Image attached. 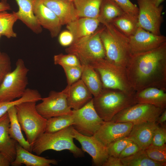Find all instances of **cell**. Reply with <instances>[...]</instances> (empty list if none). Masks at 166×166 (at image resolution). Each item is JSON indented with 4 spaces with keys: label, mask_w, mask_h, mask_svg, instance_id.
<instances>
[{
    "label": "cell",
    "mask_w": 166,
    "mask_h": 166,
    "mask_svg": "<svg viewBox=\"0 0 166 166\" xmlns=\"http://www.w3.org/2000/svg\"><path fill=\"white\" fill-rule=\"evenodd\" d=\"M74 124L72 112L70 114L52 117L47 119L45 132H56Z\"/></svg>",
    "instance_id": "cell-31"
},
{
    "label": "cell",
    "mask_w": 166,
    "mask_h": 166,
    "mask_svg": "<svg viewBox=\"0 0 166 166\" xmlns=\"http://www.w3.org/2000/svg\"><path fill=\"white\" fill-rule=\"evenodd\" d=\"M74 128L79 133L88 136H93L104 123L96 111L93 98L83 106L72 110Z\"/></svg>",
    "instance_id": "cell-10"
},
{
    "label": "cell",
    "mask_w": 166,
    "mask_h": 166,
    "mask_svg": "<svg viewBox=\"0 0 166 166\" xmlns=\"http://www.w3.org/2000/svg\"><path fill=\"white\" fill-rule=\"evenodd\" d=\"M133 124L130 122L105 121L93 136L107 147L113 142L127 136Z\"/></svg>",
    "instance_id": "cell-15"
},
{
    "label": "cell",
    "mask_w": 166,
    "mask_h": 166,
    "mask_svg": "<svg viewBox=\"0 0 166 166\" xmlns=\"http://www.w3.org/2000/svg\"><path fill=\"white\" fill-rule=\"evenodd\" d=\"M11 63L9 55L0 53V85L6 76L12 71Z\"/></svg>",
    "instance_id": "cell-38"
},
{
    "label": "cell",
    "mask_w": 166,
    "mask_h": 166,
    "mask_svg": "<svg viewBox=\"0 0 166 166\" xmlns=\"http://www.w3.org/2000/svg\"><path fill=\"white\" fill-rule=\"evenodd\" d=\"M102 166H123L119 157L109 156Z\"/></svg>",
    "instance_id": "cell-42"
},
{
    "label": "cell",
    "mask_w": 166,
    "mask_h": 166,
    "mask_svg": "<svg viewBox=\"0 0 166 166\" xmlns=\"http://www.w3.org/2000/svg\"><path fill=\"white\" fill-rule=\"evenodd\" d=\"M131 141L127 136L111 143L107 147L109 156L119 157L120 153L127 145Z\"/></svg>",
    "instance_id": "cell-35"
},
{
    "label": "cell",
    "mask_w": 166,
    "mask_h": 166,
    "mask_svg": "<svg viewBox=\"0 0 166 166\" xmlns=\"http://www.w3.org/2000/svg\"><path fill=\"white\" fill-rule=\"evenodd\" d=\"M122 9L126 14L132 19L137 22L138 8L130 0H113Z\"/></svg>",
    "instance_id": "cell-37"
},
{
    "label": "cell",
    "mask_w": 166,
    "mask_h": 166,
    "mask_svg": "<svg viewBox=\"0 0 166 166\" xmlns=\"http://www.w3.org/2000/svg\"><path fill=\"white\" fill-rule=\"evenodd\" d=\"M123 166H165L150 158L144 150H140L130 156L121 159Z\"/></svg>",
    "instance_id": "cell-29"
},
{
    "label": "cell",
    "mask_w": 166,
    "mask_h": 166,
    "mask_svg": "<svg viewBox=\"0 0 166 166\" xmlns=\"http://www.w3.org/2000/svg\"><path fill=\"white\" fill-rule=\"evenodd\" d=\"M58 41L60 44L63 46H69L74 41L73 36L69 30L62 32L59 35Z\"/></svg>",
    "instance_id": "cell-41"
},
{
    "label": "cell",
    "mask_w": 166,
    "mask_h": 166,
    "mask_svg": "<svg viewBox=\"0 0 166 166\" xmlns=\"http://www.w3.org/2000/svg\"><path fill=\"white\" fill-rule=\"evenodd\" d=\"M73 137L81 145L82 150L87 153L92 158L93 165L102 166L109 156L107 147L93 136L82 134L73 128Z\"/></svg>",
    "instance_id": "cell-14"
},
{
    "label": "cell",
    "mask_w": 166,
    "mask_h": 166,
    "mask_svg": "<svg viewBox=\"0 0 166 166\" xmlns=\"http://www.w3.org/2000/svg\"><path fill=\"white\" fill-rule=\"evenodd\" d=\"M101 27L93 34L74 42L66 48L68 53L74 54L81 65L89 64L94 60L105 58L104 48L100 38Z\"/></svg>",
    "instance_id": "cell-8"
},
{
    "label": "cell",
    "mask_w": 166,
    "mask_h": 166,
    "mask_svg": "<svg viewBox=\"0 0 166 166\" xmlns=\"http://www.w3.org/2000/svg\"><path fill=\"white\" fill-rule=\"evenodd\" d=\"M35 101H26L15 106L17 116L22 130L27 140L32 145L38 138L45 132L47 119L37 111Z\"/></svg>",
    "instance_id": "cell-6"
},
{
    "label": "cell",
    "mask_w": 166,
    "mask_h": 166,
    "mask_svg": "<svg viewBox=\"0 0 166 166\" xmlns=\"http://www.w3.org/2000/svg\"><path fill=\"white\" fill-rule=\"evenodd\" d=\"M7 112L10 120L8 129L10 136L25 149L32 152V146L25 138L22 132L21 127L17 119L15 106L10 108Z\"/></svg>",
    "instance_id": "cell-26"
},
{
    "label": "cell",
    "mask_w": 166,
    "mask_h": 166,
    "mask_svg": "<svg viewBox=\"0 0 166 166\" xmlns=\"http://www.w3.org/2000/svg\"><path fill=\"white\" fill-rule=\"evenodd\" d=\"M29 71L24 61L18 59L15 69L6 76L0 85V102L12 101L23 95L27 89Z\"/></svg>",
    "instance_id": "cell-7"
},
{
    "label": "cell",
    "mask_w": 166,
    "mask_h": 166,
    "mask_svg": "<svg viewBox=\"0 0 166 166\" xmlns=\"http://www.w3.org/2000/svg\"><path fill=\"white\" fill-rule=\"evenodd\" d=\"M67 77V85L70 86L80 80L82 71V67L80 66H63L62 67Z\"/></svg>",
    "instance_id": "cell-36"
},
{
    "label": "cell",
    "mask_w": 166,
    "mask_h": 166,
    "mask_svg": "<svg viewBox=\"0 0 166 166\" xmlns=\"http://www.w3.org/2000/svg\"><path fill=\"white\" fill-rule=\"evenodd\" d=\"M1 36L0 35V37H1Z\"/></svg>",
    "instance_id": "cell-49"
},
{
    "label": "cell",
    "mask_w": 166,
    "mask_h": 166,
    "mask_svg": "<svg viewBox=\"0 0 166 166\" xmlns=\"http://www.w3.org/2000/svg\"><path fill=\"white\" fill-rule=\"evenodd\" d=\"M72 125L52 133L44 132L32 145V152L39 155L45 151L52 150L59 151H69L76 157L84 156V151L74 143Z\"/></svg>",
    "instance_id": "cell-4"
},
{
    "label": "cell",
    "mask_w": 166,
    "mask_h": 166,
    "mask_svg": "<svg viewBox=\"0 0 166 166\" xmlns=\"http://www.w3.org/2000/svg\"><path fill=\"white\" fill-rule=\"evenodd\" d=\"M135 93L130 94L118 90L103 88L98 95L93 98V106L101 119L105 121H110L123 109L137 103Z\"/></svg>",
    "instance_id": "cell-3"
},
{
    "label": "cell",
    "mask_w": 166,
    "mask_h": 166,
    "mask_svg": "<svg viewBox=\"0 0 166 166\" xmlns=\"http://www.w3.org/2000/svg\"><path fill=\"white\" fill-rule=\"evenodd\" d=\"M70 86L67 85L61 92L51 91L48 97L42 98V101L36 105L38 112L46 119L70 114L72 110L68 105L67 97Z\"/></svg>",
    "instance_id": "cell-11"
},
{
    "label": "cell",
    "mask_w": 166,
    "mask_h": 166,
    "mask_svg": "<svg viewBox=\"0 0 166 166\" xmlns=\"http://www.w3.org/2000/svg\"><path fill=\"white\" fill-rule=\"evenodd\" d=\"M125 14L121 7L113 0H102L97 18L103 24L111 23L115 18Z\"/></svg>",
    "instance_id": "cell-27"
},
{
    "label": "cell",
    "mask_w": 166,
    "mask_h": 166,
    "mask_svg": "<svg viewBox=\"0 0 166 166\" xmlns=\"http://www.w3.org/2000/svg\"><path fill=\"white\" fill-rule=\"evenodd\" d=\"M100 23L97 18H79L66 25V28L72 34L73 42L93 33Z\"/></svg>",
    "instance_id": "cell-22"
},
{
    "label": "cell",
    "mask_w": 166,
    "mask_h": 166,
    "mask_svg": "<svg viewBox=\"0 0 166 166\" xmlns=\"http://www.w3.org/2000/svg\"><path fill=\"white\" fill-rule=\"evenodd\" d=\"M18 20L14 11L12 13L6 11L0 12V35L8 38L16 37L17 34L14 31L13 26Z\"/></svg>",
    "instance_id": "cell-30"
},
{
    "label": "cell",
    "mask_w": 166,
    "mask_h": 166,
    "mask_svg": "<svg viewBox=\"0 0 166 166\" xmlns=\"http://www.w3.org/2000/svg\"><path fill=\"white\" fill-rule=\"evenodd\" d=\"M93 95L81 79L69 87L67 101L69 108L74 110L79 109L93 98Z\"/></svg>",
    "instance_id": "cell-20"
},
{
    "label": "cell",
    "mask_w": 166,
    "mask_h": 166,
    "mask_svg": "<svg viewBox=\"0 0 166 166\" xmlns=\"http://www.w3.org/2000/svg\"><path fill=\"white\" fill-rule=\"evenodd\" d=\"M166 142V127L158 126L155 130L151 144L162 146Z\"/></svg>",
    "instance_id": "cell-39"
},
{
    "label": "cell",
    "mask_w": 166,
    "mask_h": 166,
    "mask_svg": "<svg viewBox=\"0 0 166 166\" xmlns=\"http://www.w3.org/2000/svg\"><path fill=\"white\" fill-rule=\"evenodd\" d=\"M139 9L138 27L156 35H160V27L163 21L162 13L163 6H156L150 0H137Z\"/></svg>",
    "instance_id": "cell-12"
},
{
    "label": "cell",
    "mask_w": 166,
    "mask_h": 166,
    "mask_svg": "<svg viewBox=\"0 0 166 166\" xmlns=\"http://www.w3.org/2000/svg\"><path fill=\"white\" fill-rule=\"evenodd\" d=\"M60 20L62 25L79 18L73 1L69 0H42Z\"/></svg>",
    "instance_id": "cell-18"
},
{
    "label": "cell",
    "mask_w": 166,
    "mask_h": 166,
    "mask_svg": "<svg viewBox=\"0 0 166 166\" xmlns=\"http://www.w3.org/2000/svg\"><path fill=\"white\" fill-rule=\"evenodd\" d=\"M13 106V104L11 101L0 102V118Z\"/></svg>",
    "instance_id": "cell-43"
},
{
    "label": "cell",
    "mask_w": 166,
    "mask_h": 166,
    "mask_svg": "<svg viewBox=\"0 0 166 166\" xmlns=\"http://www.w3.org/2000/svg\"><path fill=\"white\" fill-rule=\"evenodd\" d=\"M18 10L15 12L18 19L21 20L33 32L41 33L42 27L38 23L33 10V0H15Z\"/></svg>",
    "instance_id": "cell-23"
},
{
    "label": "cell",
    "mask_w": 166,
    "mask_h": 166,
    "mask_svg": "<svg viewBox=\"0 0 166 166\" xmlns=\"http://www.w3.org/2000/svg\"><path fill=\"white\" fill-rule=\"evenodd\" d=\"M54 64L63 66H80L81 65L77 57L74 54L68 53L64 54L60 53L53 57Z\"/></svg>",
    "instance_id": "cell-34"
},
{
    "label": "cell",
    "mask_w": 166,
    "mask_h": 166,
    "mask_svg": "<svg viewBox=\"0 0 166 166\" xmlns=\"http://www.w3.org/2000/svg\"><path fill=\"white\" fill-rule=\"evenodd\" d=\"M125 69L136 92L151 87L166 91V43L151 51L132 56Z\"/></svg>",
    "instance_id": "cell-1"
},
{
    "label": "cell",
    "mask_w": 166,
    "mask_h": 166,
    "mask_svg": "<svg viewBox=\"0 0 166 166\" xmlns=\"http://www.w3.org/2000/svg\"><path fill=\"white\" fill-rule=\"evenodd\" d=\"M16 156L15 159L11 163L12 166H50L56 165L58 162L55 159H47L32 154L26 150L18 143L16 145Z\"/></svg>",
    "instance_id": "cell-19"
},
{
    "label": "cell",
    "mask_w": 166,
    "mask_h": 166,
    "mask_svg": "<svg viewBox=\"0 0 166 166\" xmlns=\"http://www.w3.org/2000/svg\"><path fill=\"white\" fill-rule=\"evenodd\" d=\"M100 38L105 53V59L111 63L125 69L132 56L129 38L111 23L103 24Z\"/></svg>",
    "instance_id": "cell-2"
},
{
    "label": "cell",
    "mask_w": 166,
    "mask_h": 166,
    "mask_svg": "<svg viewBox=\"0 0 166 166\" xmlns=\"http://www.w3.org/2000/svg\"><path fill=\"white\" fill-rule=\"evenodd\" d=\"M166 121V110L165 109L159 117L156 122L161 126L166 127L165 122Z\"/></svg>",
    "instance_id": "cell-45"
},
{
    "label": "cell",
    "mask_w": 166,
    "mask_h": 166,
    "mask_svg": "<svg viewBox=\"0 0 166 166\" xmlns=\"http://www.w3.org/2000/svg\"><path fill=\"white\" fill-rule=\"evenodd\" d=\"M11 9L10 6L6 0H1L0 1V12Z\"/></svg>",
    "instance_id": "cell-46"
},
{
    "label": "cell",
    "mask_w": 166,
    "mask_h": 166,
    "mask_svg": "<svg viewBox=\"0 0 166 166\" xmlns=\"http://www.w3.org/2000/svg\"><path fill=\"white\" fill-rule=\"evenodd\" d=\"M89 64L98 73L104 88L118 90L130 94L136 92L129 82L125 68L105 58L94 60Z\"/></svg>",
    "instance_id": "cell-5"
},
{
    "label": "cell",
    "mask_w": 166,
    "mask_h": 166,
    "mask_svg": "<svg viewBox=\"0 0 166 166\" xmlns=\"http://www.w3.org/2000/svg\"><path fill=\"white\" fill-rule=\"evenodd\" d=\"M140 149L138 145L132 141L128 143L120 153L119 157L122 159L132 155Z\"/></svg>",
    "instance_id": "cell-40"
},
{
    "label": "cell",
    "mask_w": 166,
    "mask_h": 166,
    "mask_svg": "<svg viewBox=\"0 0 166 166\" xmlns=\"http://www.w3.org/2000/svg\"><path fill=\"white\" fill-rule=\"evenodd\" d=\"M111 23L128 38L135 34L138 27L137 22L126 14L115 18Z\"/></svg>",
    "instance_id": "cell-32"
},
{
    "label": "cell",
    "mask_w": 166,
    "mask_h": 166,
    "mask_svg": "<svg viewBox=\"0 0 166 166\" xmlns=\"http://www.w3.org/2000/svg\"><path fill=\"white\" fill-rule=\"evenodd\" d=\"M11 162L4 154L0 151V166H9Z\"/></svg>",
    "instance_id": "cell-44"
},
{
    "label": "cell",
    "mask_w": 166,
    "mask_h": 166,
    "mask_svg": "<svg viewBox=\"0 0 166 166\" xmlns=\"http://www.w3.org/2000/svg\"><path fill=\"white\" fill-rule=\"evenodd\" d=\"M69 0V1H73V0Z\"/></svg>",
    "instance_id": "cell-48"
},
{
    "label": "cell",
    "mask_w": 166,
    "mask_h": 166,
    "mask_svg": "<svg viewBox=\"0 0 166 166\" xmlns=\"http://www.w3.org/2000/svg\"><path fill=\"white\" fill-rule=\"evenodd\" d=\"M102 0H73L79 18H97Z\"/></svg>",
    "instance_id": "cell-28"
},
{
    "label": "cell",
    "mask_w": 166,
    "mask_h": 166,
    "mask_svg": "<svg viewBox=\"0 0 166 166\" xmlns=\"http://www.w3.org/2000/svg\"><path fill=\"white\" fill-rule=\"evenodd\" d=\"M166 43V37L153 34L138 27L136 32L129 37V47L132 56L151 51Z\"/></svg>",
    "instance_id": "cell-13"
},
{
    "label": "cell",
    "mask_w": 166,
    "mask_h": 166,
    "mask_svg": "<svg viewBox=\"0 0 166 166\" xmlns=\"http://www.w3.org/2000/svg\"><path fill=\"white\" fill-rule=\"evenodd\" d=\"M82 71L81 80L94 97L98 95L103 87L100 77L96 70L89 64L81 65Z\"/></svg>",
    "instance_id": "cell-25"
},
{
    "label": "cell",
    "mask_w": 166,
    "mask_h": 166,
    "mask_svg": "<svg viewBox=\"0 0 166 166\" xmlns=\"http://www.w3.org/2000/svg\"><path fill=\"white\" fill-rule=\"evenodd\" d=\"M9 127L10 120L7 112L0 118V151L11 163L16 157L17 142L10 136L8 132Z\"/></svg>",
    "instance_id": "cell-21"
},
{
    "label": "cell",
    "mask_w": 166,
    "mask_h": 166,
    "mask_svg": "<svg viewBox=\"0 0 166 166\" xmlns=\"http://www.w3.org/2000/svg\"><path fill=\"white\" fill-rule=\"evenodd\" d=\"M158 125L156 122L133 124L127 136L136 143L140 150H144L151 144L154 131Z\"/></svg>",
    "instance_id": "cell-17"
},
{
    "label": "cell",
    "mask_w": 166,
    "mask_h": 166,
    "mask_svg": "<svg viewBox=\"0 0 166 166\" xmlns=\"http://www.w3.org/2000/svg\"><path fill=\"white\" fill-rule=\"evenodd\" d=\"M166 92L158 88L148 87L136 91L134 97L137 103L147 104L166 109Z\"/></svg>",
    "instance_id": "cell-24"
},
{
    "label": "cell",
    "mask_w": 166,
    "mask_h": 166,
    "mask_svg": "<svg viewBox=\"0 0 166 166\" xmlns=\"http://www.w3.org/2000/svg\"><path fill=\"white\" fill-rule=\"evenodd\" d=\"M165 109L150 104L136 103L119 112L113 117L112 121L115 122H130L133 124L156 122Z\"/></svg>",
    "instance_id": "cell-9"
},
{
    "label": "cell",
    "mask_w": 166,
    "mask_h": 166,
    "mask_svg": "<svg viewBox=\"0 0 166 166\" xmlns=\"http://www.w3.org/2000/svg\"><path fill=\"white\" fill-rule=\"evenodd\" d=\"M32 5L34 14L40 25L49 31L52 37H57L62 26L58 18L42 0H33Z\"/></svg>",
    "instance_id": "cell-16"
},
{
    "label": "cell",
    "mask_w": 166,
    "mask_h": 166,
    "mask_svg": "<svg viewBox=\"0 0 166 166\" xmlns=\"http://www.w3.org/2000/svg\"><path fill=\"white\" fill-rule=\"evenodd\" d=\"M154 5L156 6H160L164 0H150Z\"/></svg>",
    "instance_id": "cell-47"
},
{
    "label": "cell",
    "mask_w": 166,
    "mask_h": 166,
    "mask_svg": "<svg viewBox=\"0 0 166 166\" xmlns=\"http://www.w3.org/2000/svg\"><path fill=\"white\" fill-rule=\"evenodd\" d=\"M148 156L154 161L166 165V145L150 144L144 150Z\"/></svg>",
    "instance_id": "cell-33"
}]
</instances>
